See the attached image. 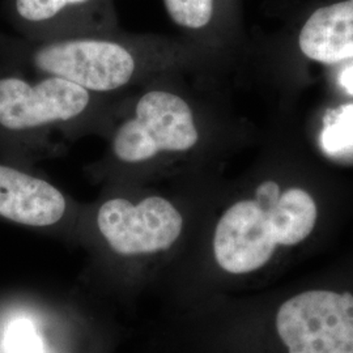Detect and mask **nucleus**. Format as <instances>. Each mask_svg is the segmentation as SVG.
<instances>
[{"instance_id": "1", "label": "nucleus", "mask_w": 353, "mask_h": 353, "mask_svg": "<svg viewBox=\"0 0 353 353\" xmlns=\"http://www.w3.org/2000/svg\"><path fill=\"white\" fill-rule=\"evenodd\" d=\"M207 135L181 74L161 76L121 99L102 137L105 151L84 172L102 186L161 183L181 174Z\"/></svg>"}, {"instance_id": "2", "label": "nucleus", "mask_w": 353, "mask_h": 353, "mask_svg": "<svg viewBox=\"0 0 353 353\" xmlns=\"http://www.w3.org/2000/svg\"><path fill=\"white\" fill-rule=\"evenodd\" d=\"M36 74L58 76L99 94H125L169 74H182L195 57L165 37L110 33L37 42L23 57Z\"/></svg>"}, {"instance_id": "3", "label": "nucleus", "mask_w": 353, "mask_h": 353, "mask_svg": "<svg viewBox=\"0 0 353 353\" xmlns=\"http://www.w3.org/2000/svg\"><path fill=\"white\" fill-rule=\"evenodd\" d=\"M125 94H99L58 76H3L0 130L42 157H59L77 140L102 138Z\"/></svg>"}, {"instance_id": "4", "label": "nucleus", "mask_w": 353, "mask_h": 353, "mask_svg": "<svg viewBox=\"0 0 353 353\" xmlns=\"http://www.w3.org/2000/svg\"><path fill=\"white\" fill-rule=\"evenodd\" d=\"M188 217L174 194L151 185H108L81 205L76 234L97 252L126 263L165 258L183 240Z\"/></svg>"}, {"instance_id": "5", "label": "nucleus", "mask_w": 353, "mask_h": 353, "mask_svg": "<svg viewBox=\"0 0 353 353\" xmlns=\"http://www.w3.org/2000/svg\"><path fill=\"white\" fill-rule=\"evenodd\" d=\"M307 237L299 201L278 183L258 185L252 198H241L220 214L212 234L214 262L229 275H248L265 267L280 246H294Z\"/></svg>"}, {"instance_id": "6", "label": "nucleus", "mask_w": 353, "mask_h": 353, "mask_svg": "<svg viewBox=\"0 0 353 353\" xmlns=\"http://www.w3.org/2000/svg\"><path fill=\"white\" fill-rule=\"evenodd\" d=\"M276 331L288 353H353V294L299 293L280 306Z\"/></svg>"}, {"instance_id": "7", "label": "nucleus", "mask_w": 353, "mask_h": 353, "mask_svg": "<svg viewBox=\"0 0 353 353\" xmlns=\"http://www.w3.org/2000/svg\"><path fill=\"white\" fill-rule=\"evenodd\" d=\"M80 208L46 176L0 163V217L26 227L76 234Z\"/></svg>"}, {"instance_id": "8", "label": "nucleus", "mask_w": 353, "mask_h": 353, "mask_svg": "<svg viewBox=\"0 0 353 353\" xmlns=\"http://www.w3.org/2000/svg\"><path fill=\"white\" fill-rule=\"evenodd\" d=\"M300 48L321 63L353 58V0L316 10L300 33Z\"/></svg>"}, {"instance_id": "9", "label": "nucleus", "mask_w": 353, "mask_h": 353, "mask_svg": "<svg viewBox=\"0 0 353 353\" xmlns=\"http://www.w3.org/2000/svg\"><path fill=\"white\" fill-rule=\"evenodd\" d=\"M96 0H16V12L28 24L52 29L49 41L63 38V21L90 8Z\"/></svg>"}, {"instance_id": "10", "label": "nucleus", "mask_w": 353, "mask_h": 353, "mask_svg": "<svg viewBox=\"0 0 353 353\" xmlns=\"http://www.w3.org/2000/svg\"><path fill=\"white\" fill-rule=\"evenodd\" d=\"M166 12L176 26L201 32L214 20V0H164Z\"/></svg>"}, {"instance_id": "11", "label": "nucleus", "mask_w": 353, "mask_h": 353, "mask_svg": "<svg viewBox=\"0 0 353 353\" xmlns=\"http://www.w3.org/2000/svg\"><path fill=\"white\" fill-rule=\"evenodd\" d=\"M353 145V106H345L323 132V147L336 152Z\"/></svg>"}, {"instance_id": "12", "label": "nucleus", "mask_w": 353, "mask_h": 353, "mask_svg": "<svg viewBox=\"0 0 353 353\" xmlns=\"http://www.w3.org/2000/svg\"><path fill=\"white\" fill-rule=\"evenodd\" d=\"M341 84L350 93H353V67L341 75Z\"/></svg>"}]
</instances>
